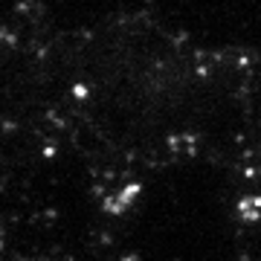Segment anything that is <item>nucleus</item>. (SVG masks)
Masks as SVG:
<instances>
[{
  "label": "nucleus",
  "instance_id": "f257e3e1",
  "mask_svg": "<svg viewBox=\"0 0 261 261\" xmlns=\"http://www.w3.org/2000/svg\"><path fill=\"white\" fill-rule=\"evenodd\" d=\"M140 195H142L140 183H128V186H122V189H116V192L102 197V212L105 215H125L130 206L140 200Z\"/></svg>",
  "mask_w": 261,
  "mask_h": 261
},
{
  "label": "nucleus",
  "instance_id": "f03ea898",
  "mask_svg": "<svg viewBox=\"0 0 261 261\" xmlns=\"http://www.w3.org/2000/svg\"><path fill=\"white\" fill-rule=\"evenodd\" d=\"M235 209H238V215H241V221H247V224L261 221V195H244Z\"/></svg>",
  "mask_w": 261,
  "mask_h": 261
},
{
  "label": "nucleus",
  "instance_id": "7ed1b4c3",
  "mask_svg": "<svg viewBox=\"0 0 261 261\" xmlns=\"http://www.w3.org/2000/svg\"><path fill=\"white\" fill-rule=\"evenodd\" d=\"M0 250H3V224H0Z\"/></svg>",
  "mask_w": 261,
  "mask_h": 261
}]
</instances>
